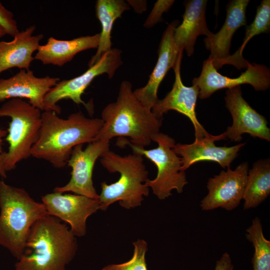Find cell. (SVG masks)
Returning a JSON list of instances; mask_svg holds the SVG:
<instances>
[{
    "label": "cell",
    "mask_w": 270,
    "mask_h": 270,
    "mask_svg": "<svg viewBox=\"0 0 270 270\" xmlns=\"http://www.w3.org/2000/svg\"><path fill=\"white\" fill-rule=\"evenodd\" d=\"M41 118L40 134L31 156L58 168L67 164L74 146L95 141L104 124L102 118H88L81 112L62 118L54 111H44Z\"/></svg>",
    "instance_id": "cell-1"
},
{
    "label": "cell",
    "mask_w": 270,
    "mask_h": 270,
    "mask_svg": "<svg viewBox=\"0 0 270 270\" xmlns=\"http://www.w3.org/2000/svg\"><path fill=\"white\" fill-rule=\"evenodd\" d=\"M132 88L129 81H122L116 100L104 108L101 114L104 124L96 140L128 137L131 144L144 148L160 132L162 120L140 102Z\"/></svg>",
    "instance_id": "cell-2"
},
{
    "label": "cell",
    "mask_w": 270,
    "mask_h": 270,
    "mask_svg": "<svg viewBox=\"0 0 270 270\" xmlns=\"http://www.w3.org/2000/svg\"><path fill=\"white\" fill-rule=\"evenodd\" d=\"M77 250L76 238L70 228L47 214L32 226L15 270H66Z\"/></svg>",
    "instance_id": "cell-3"
},
{
    "label": "cell",
    "mask_w": 270,
    "mask_h": 270,
    "mask_svg": "<svg viewBox=\"0 0 270 270\" xmlns=\"http://www.w3.org/2000/svg\"><path fill=\"white\" fill-rule=\"evenodd\" d=\"M47 214L42 203L34 200L25 190L0 179V246L18 260L24 253L32 226Z\"/></svg>",
    "instance_id": "cell-4"
},
{
    "label": "cell",
    "mask_w": 270,
    "mask_h": 270,
    "mask_svg": "<svg viewBox=\"0 0 270 270\" xmlns=\"http://www.w3.org/2000/svg\"><path fill=\"white\" fill-rule=\"evenodd\" d=\"M100 158V164L108 172L120 174L118 180L114 183H101L98 198L100 210H106L116 202L126 209L140 206L144 197L149 194V188L146 184L148 172L144 156L134 152L122 156L110 150Z\"/></svg>",
    "instance_id": "cell-5"
},
{
    "label": "cell",
    "mask_w": 270,
    "mask_h": 270,
    "mask_svg": "<svg viewBox=\"0 0 270 270\" xmlns=\"http://www.w3.org/2000/svg\"><path fill=\"white\" fill-rule=\"evenodd\" d=\"M42 110L22 98H12L0 107V117H10L7 152L0 154V176L5 178L7 172L15 168L22 160L31 156L42 124Z\"/></svg>",
    "instance_id": "cell-6"
},
{
    "label": "cell",
    "mask_w": 270,
    "mask_h": 270,
    "mask_svg": "<svg viewBox=\"0 0 270 270\" xmlns=\"http://www.w3.org/2000/svg\"><path fill=\"white\" fill-rule=\"evenodd\" d=\"M152 142L158 147L150 150L128 144L136 152L152 161L157 168V174L152 180L148 179L146 184L150 188L154 194L162 200L172 196L171 192L176 190L178 193L183 192L188 184L185 172L181 170V158L174 151V140L166 134L159 132L152 137Z\"/></svg>",
    "instance_id": "cell-7"
},
{
    "label": "cell",
    "mask_w": 270,
    "mask_h": 270,
    "mask_svg": "<svg viewBox=\"0 0 270 270\" xmlns=\"http://www.w3.org/2000/svg\"><path fill=\"white\" fill-rule=\"evenodd\" d=\"M122 52L119 49L112 48L83 74L70 80L59 81L44 96L45 111H54L58 114L61 108L57 102L69 99L77 104H82L89 112H92V106L82 99V96L96 76L104 74H107L110 79L114 76L116 70L122 64Z\"/></svg>",
    "instance_id": "cell-8"
},
{
    "label": "cell",
    "mask_w": 270,
    "mask_h": 270,
    "mask_svg": "<svg viewBox=\"0 0 270 270\" xmlns=\"http://www.w3.org/2000/svg\"><path fill=\"white\" fill-rule=\"evenodd\" d=\"M110 150V140H96L84 148L80 144L74 148L67 164L72 168L71 178L64 186H57L54 192L61 193L71 192L74 194L98 199L94 187L92 172L96 161Z\"/></svg>",
    "instance_id": "cell-9"
},
{
    "label": "cell",
    "mask_w": 270,
    "mask_h": 270,
    "mask_svg": "<svg viewBox=\"0 0 270 270\" xmlns=\"http://www.w3.org/2000/svg\"><path fill=\"white\" fill-rule=\"evenodd\" d=\"M192 84L198 87V96L202 100L208 98L219 90L242 84H250L256 90L264 91L270 86V70L264 65L249 62L244 72L238 78H230L220 74L208 58L203 62L200 76L193 79Z\"/></svg>",
    "instance_id": "cell-10"
},
{
    "label": "cell",
    "mask_w": 270,
    "mask_h": 270,
    "mask_svg": "<svg viewBox=\"0 0 270 270\" xmlns=\"http://www.w3.org/2000/svg\"><path fill=\"white\" fill-rule=\"evenodd\" d=\"M47 214L69 224L75 236L82 237L86 232V220L100 210L98 199L76 194L54 192L42 197Z\"/></svg>",
    "instance_id": "cell-11"
},
{
    "label": "cell",
    "mask_w": 270,
    "mask_h": 270,
    "mask_svg": "<svg viewBox=\"0 0 270 270\" xmlns=\"http://www.w3.org/2000/svg\"><path fill=\"white\" fill-rule=\"evenodd\" d=\"M248 172L246 162L238 165L234 170L230 168L210 178L207 184L208 194L200 202L204 210L218 208L231 210L242 200Z\"/></svg>",
    "instance_id": "cell-12"
},
{
    "label": "cell",
    "mask_w": 270,
    "mask_h": 270,
    "mask_svg": "<svg viewBox=\"0 0 270 270\" xmlns=\"http://www.w3.org/2000/svg\"><path fill=\"white\" fill-rule=\"evenodd\" d=\"M226 106L232 118V126L225 132L226 138L240 142L242 134L270 141V129L265 117L254 110L243 98L240 86L228 89L224 97Z\"/></svg>",
    "instance_id": "cell-13"
},
{
    "label": "cell",
    "mask_w": 270,
    "mask_h": 270,
    "mask_svg": "<svg viewBox=\"0 0 270 270\" xmlns=\"http://www.w3.org/2000/svg\"><path fill=\"white\" fill-rule=\"evenodd\" d=\"M183 51H181L173 68L175 80L171 90L162 100H159L152 108V112L158 118L163 120V115L174 110L186 116L191 120L195 131V139H201L208 134L198 121L196 112L198 88L195 85L184 86L180 75V65Z\"/></svg>",
    "instance_id": "cell-14"
},
{
    "label": "cell",
    "mask_w": 270,
    "mask_h": 270,
    "mask_svg": "<svg viewBox=\"0 0 270 270\" xmlns=\"http://www.w3.org/2000/svg\"><path fill=\"white\" fill-rule=\"evenodd\" d=\"M58 78H38L30 70H20L8 78L0 79V102L14 98H26L32 106L45 111L44 98Z\"/></svg>",
    "instance_id": "cell-15"
},
{
    "label": "cell",
    "mask_w": 270,
    "mask_h": 270,
    "mask_svg": "<svg viewBox=\"0 0 270 270\" xmlns=\"http://www.w3.org/2000/svg\"><path fill=\"white\" fill-rule=\"evenodd\" d=\"M226 138L224 132L218 136L209 134L202 138L195 139L191 144H176L174 150L182 158L181 170L184 172L194 164L202 160L216 162L224 168H230L231 163L245 143H240L232 146L215 145L214 142Z\"/></svg>",
    "instance_id": "cell-16"
},
{
    "label": "cell",
    "mask_w": 270,
    "mask_h": 270,
    "mask_svg": "<svg viewBox=\"0 0 270 270\" xmlns=\"http://www.w3.org/2000/svg\"><path fill=\"white\" fill-rule=\"evenodd\" d=\"M178 24L176 20L168 25L158 46L157 62L146 84L134 90L136 98L151 110L158 100L157 94L161 82L168 70L174 68L180 52L183 51L178 50L174 38V29Z\"/></svg>",
    "instance_id": "cell-17"
},
{
    "label": "cell",
    "mask_w": 270,
    "mask_h": 270,
    "mask_svg": "<svg viewBox=\"0 0 270 270\" xmlns=\"http://www.w3.org/2000/svg\"><path fill=\"white\" fill-rule=\"evenodd\" d=\"M249 0H232L226 6V20L220 30L216 34L206 37V48L210 52L208 58L218 70L230 56V50L233 35L240 27L246 26V16Z\"/></svg>",
    "instance_id": "cell-18"
},
{
    "label": "cell",
    "mask_w": 270,
    "mask_h": 270,
    "mask_svg": "<svg viewBox=\"0 0 270 270\" xmlns=\"http://www.w3.org/2000/svg\"><path fill=\"white\" fill-rule=\"evenodd\" d=\"M206 0H190L184 2L185 10L182 21L174 29V38L180 50H185L192 56L198 37L210 36L213 33L208 29L206 18Z\"/></svg>",
    "instance_id": "cell-19"
},
{
    "label": "cell",
    "mask_w": 270,
    "mask_h": 270,
    "mask_svg": "<svg viewBox=\"0 0 270 270\" xmlns=\"http://www.w3.org/2000/svg\"><path fill=\"white\" fill-rule=\"evenodd\" d=\"M34 25L20 32L10 42H0V74L8 69L16 68L28 70L34 60L33 54L37 51L42 34L33 36Z\"/></svg>",
    "instance_id": "cell-20"
},
{
    "label": "cell",
    "mask_w": 270,
    "mask_h": 270,
    "mask_svg": "<svg viewBox=\"0 0 270 270\" xmlns=\"http://www.w3.org/2000/svg\"><path fill=\"white\" fill-rule=\"evenodd\" d=\"M100 34L82 36L71 40H60L50 37L45 44L40 45L34 58L44 64L62 66L78 52L97 48Z\"/></svg>",
    "instance_id": "cell-21"
},
{
    "label": "cell",
    "mask_w": 270,
    "mask_h": 270,
    "mask_svg": "<svg viewBox=\"0 0 270 270\" xmlns=\"http://www.w3.org/2000/svg\"><path fill=\"white\" fill-rule=\"evenodd\" d=\"M96 14L102 25V31L97 50L88 62L90 67L96 64L102 56L112 49L111 34L115 20L130 9V5L122 0H98Z\"/></svg>",
    "instance_id": "cell-22"
},
{
    "label": "cell",
    "mask_w": 270,
    "mask_h": 270,
    "mask_svg": "<svg viewBox=\"0 0 270 270\" xmlns=\"http://www.w3.org/2000/svg\"><path fill=\"white\" fill-rule=\"evenodd\" d=\"M270 194V160H260L254 163L248 172L242 199L244 208L248 210L258 206Z\"/></svg>",
    "instance_id": "cell-23"
},
{
    "label": "cell",
    "mask_w": 270,
    "mask_h": 270,
    "mask_svg": "<svg viewBox=\"0 0 270 270\" xmlns=\"http://www.w3.org/2000/svg\"><path fill=\"white\" fill-rule=\"evenodd\" d=\"M270 30V0H263L256 8L254 21L246 27L245 36L239 48L227 58L224 64H231L238 70L246 68L249 62L242 56L244 50L249 40L254 36L262 33H268Z\"/></svg>",
    "instance_id": "cell-24"
},
{
    "label": "cell",
    "mask_w": 270,
    "mask_h": 270,
    "mask_svg": "<svg viewBox=\"0 0 270 270\" xmlns=\"http://www.w3.org/2000/svg\"><path fill=\"white\" fill-rule=\"evenodd\" d=\"M246 237L254 248L252 258L253 270H270V241L264 236L260 220L256 217L246 230Z\"/></svg>",
    "instance_id": "cell-25"
},
{
    "label": "cell",
    "mask_w": 270,
    "mask_h": 270,
    "mask_svg": "<svg viewBox=\"0 0 270 270\" xmlns=\"http://www.w3.org/2000/svg\"><path fill=\"white\" fill-rule=\"evenodd\" d=\"M134 247L132 258L128 261L118 264H110L102 270H148L146 260L148 244L144 240L133 242Z\"/></svg>",
    "instance_id": "cell-26"
},
{
    "label": "cell",
    "mask_w": 270,
    "mask_h": 270,
    "mask_svg": "<svg viewBox=\"0 0 270 270\" xmlns=\"http://www.w3.org/2000/svg\"><path fill=\"white\" fill-rule=\"evenodd\" d=\"M173 0H158L154 4L152 10L147 18L144 26L150 28L162 20L163 13L167 12L174 4Z\"/></svg>",
    "instance_id": "cell-27"
},
{
    "label": "cell",
    "mask_w": 270,
    "mask_h": 270,
    "mask_svg": "<svg viewBox=\"0 0 270 270\" xmlns=\"http://www.w3.org/2000/svg\"><path fill=\"white\" fill-rule=\"evenodd\" d=\"M14 17L13 13L0 2V26L4 28L6 34L12 37L20 32L17 22Z\"/></svg>",
    "instance_id": "cell-28"
},
{
    "label": "cell",
    "mask_w": 270,
    "mask_h": 270,
    "mask_svg": "<svg viewBox=\"0 0 270 270\" xmlns=\"http://www.w3.org/2000/svg\"><path fill=\"white\" fill-rule=\"evenodd\" d=\"M234 264L230 254L224 253L216 262L214 270H233Z\"/></svg>",
    "instance_id": "cell-29"
},
{
    "label": "cell",
    "mask_w": 270,
    "mask_h": 270,
    "mask_svg": "<svg viewBox=\"0 0 270 270\" xmlns=\"http://www.w3.org/2000/svg\"><path fill=\"white\" fill-rule=\"evenodd\" d=\"M8 134V130H6L0 127V154L3 152L2 144L4 138H6Z\"/></svg>",
    "instance_id": "cell-30"
},
{
    "label": "cell",
    "mask_w": 270,
    "mask_h": 270,
    "mask_svg": "<svg viewBox=\"0 0 270 270\" xmlns=\"http://www.w3.org/2000/svg\"><path fill=\"white\" fill-rule=\"evenodd\" d=\"M6 34V32L0 26V38Z\"/></svg>",
    "instance_id": "cell-31"
}]
</instances>
